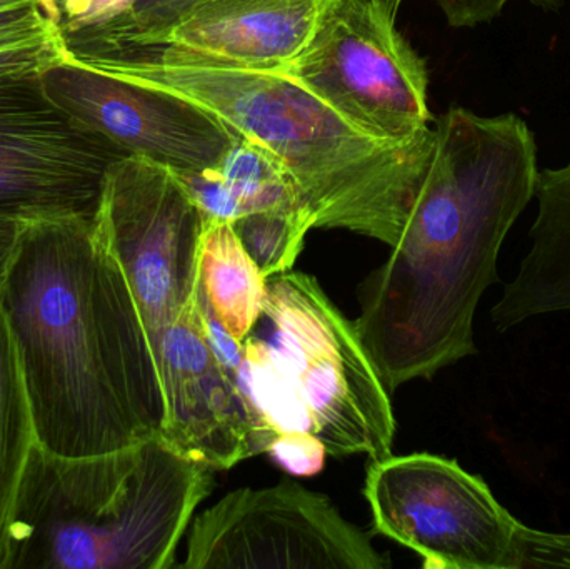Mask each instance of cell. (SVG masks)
Segmentation results:
<instances>
[{
	"instance_id": "1",
	"label": "cell",
	"mask_w": 570,
	"mask_h": 569,
	"mask_svg": "<svg viewBox=\"0 0 570 569\" xmlns=\"http://www.w3.org/2000/svg\"><path fill=\"white\" fill-rule=\"evenodd\" d=\"M434 133L397 244L358 290L355 327L391 393L478 353L475 311L538 183V144L518 114L454 106Z\"/></svg>"
},
{
	"instance_id": "2",
	"label": "cell",
	"mask_w": 570,
	"mask_h": 569,
	"mask_svg": "<svg viewBox=\"0 0 570 569\" xmlns=\"http://www.w3.org/2000/svg\"><path fill=\"white\" fill-rule=\"evenodd\" d=\"M0 306L16 340L37 443L82 460L137 450L166 418L153 344L94 216L23 220Z\"/></svg>"
},
{
	"instance_id": "3",
	"label": "cell",
	"mask_w": 570,
	"mask_h": 569,
	"mask_svg": "<svg viewBox=\"0 0 570 569\" xmlns=\"http://www.w3.org/2000/svg\"><path fill=\"white\" fill-rule=\"evenodd\" d=\"M90 69L184 97L269 153L294 180L318 229L397 244L431 160L434 127L404 146L377 143L283 72L142 56Z\"/></svg>"
},
{
	"instance_id": "4",
	"label": "cell",
	"mask_w": 570,
	"mask_h": 569,
	"mask_svg": "<svg viewBox=\"0 0 570 569\" xmlns=\"http://www.w3.org/2000/svg\"><path fill=\"white\" fill-rule=\"evenodd\" d=\"M213 468L160 436L109 457L30 454L12 527L9 569H169Z\"/></svg>"
},
{
	"instance_id": "5",
	"label": "cell",
	"mask_w": 570,
	"mask_h": 569,
	"mask_svg": "<svg viewBox=\"0 0 570 569\" xmlns=\"http://www.w3.org/2000/svg\"><path fill=\"white\" fill-rule=\"evenodd\" d=\"M264 317L274 327V356L327 454L391 457V391L354 321L334 306L317 279L292 269L267 277Z\"/></svg>"
},
{
	"instance_id": "6",
	"label": "cell",
	"mask_w": 570,
	"mask_h": 569,
	"mask_svg": "<svg viewBox=\"0 0 570 569\" xmlns=\"http://www.w3.org/2000/svg\"><path fill=\"white\" fill-rule=\"evenodd\" d=\"M384 0H332L307 46L283 70L348 126L404 146L431 133L424 59Z\"/></svg>"
},
{
	"instance_id": "7",
	"label": "cell",
	"mask_w": 570,
	"mask_h": 569,
	"mask_svg": "<svg viewBox=\"0 0 570 569\" xmlns=\"http://www.w3.org/2000/svg\"><path fill=\"white\" fill-rule=\"evenodd\" d=\"M375 533L428 569H522L515 520L481 477L431 453L372 461L364 488Z\"/></svg>"
},
{
	"instance_id": "8",
	"label": "cell",
	"mask_w": 570,
	"mask_h": 569,
	"mask_svg": "<svg viewBox=\"0 0 570 569\" xmlns=\"http://www.w3.org/2000/svg\"><path fill=\"white\" fill-rule=\"evenodd\" d=\"M94 224L126 274L154 350L199 294L203 210L170 167L130 154L107 169Z\"/></svg>"
},
{
	"instance_id": "9",
	"label": "cell",
	"mask_w": 570,
	"mask_h": 569,
	"mask_svg": "<svg viewBox=\"0 0 570 569\" xmlns=\"http://www.w3.org/2000/svg\"><path fill=\"white\" fill-rule=\"evenodd\" d=\"M189 569H384L371 538L295 481L240 488L194 518Z\"/></svg>"
},
{
	"instance_id": "10",
	"label": "cell",
	"mask_w": 570,
	"mask_h": 569,
	"mask_svg": "<svg viewBox=\"0 0 570 569\" xmlns=\"http://www.w3.org/2000/svg\"><path fill=\"white\" fill-rule=\"evenodd\" d=\"M127 156L47 97L40 73L0 77V209L22 219L94 216Z\"/></svg>"
},
{
	"instance_id": "11",
	"label": "cell",
	"mask_w": 570,
	"mask_h": 569,
	"mask_svg": "<svg viewBox=\"0 0 570 569\" xmlns=\"http://www.w3.org/2000/svg\"><path fill=\"white\" fill-rule=\"evenodd\" d=\"M47 97L77 122L177 173L216 169L239 137L196 104L63 59L40 72Z\"/></svg>"
},
{
	"instance_id": "12",
	"label": "cell",
	"mask_w": 570,
	"mask_h": 569,
	"mask_svg": "<svg viewBox=\"0 0 570 569\" xmlns=\"http://www.w3.org/2000/svg\"><path fill=\"white\" fill-rule=\"evenodd\" d=\"M166 418L159 436L180 457L230 470L277 436L210 344L199 294L154 344Z\"/></svg>"
},
{
	"instance_id": "13",
	"label": "cell",
	"mask_w": 570,
	"mask_h": 569,
	"mask_svg": "<svg viewBox=\"0 0 570 569\" xmlns=\"http://www.w3.org/2000/svg\"><path fill=\"white\" fill-rule=\"evenodd\" d=\"M331 2L204 0L180 17L156 46L112 59L142 56L169 62L283 72L307 46Z\"/></svg>"
},
{
	"instance_id": "14",
	"label": "cell",
	"mask_w": 570,
	"mask_h": 569,
	"mask_svg": "<svg viewBox=\"0 0 570 569\" xmlns=\"http://www.w3.org/2000/svg\"><path fill=\"white\" fill-rule=\"evenodd\" d=\"M531 249L491 311L495 330L570 311V163L539 170Z\"/></svg>"
},
{
	"instance_id": "15",
	"label": "cell",
	"mask_w": 570,
	"mask_h": 569,
	"mask_svg": "<svg viewBox=\"0 0 570 569\" xmlns=\"http://www.w3.org/2000/svg\"><path fill=\"white\" fill-rule=\"evenodd\" d=\"M199 296L206 313L240 344L264 317L267 279L229 220H209L204 227Z\"/></svg>"
},
{
	"instance_id": "16",
	"label": "cell",
	"mask_w": 570,
	"mask_h": 569,
	"mask_svg": "<svg viewBox=\"0 0 570 569\" xmlns=\"http://www.w3.org/2000/svg\"><path fill=\"white\" fill-rule=\"evenodd\" d=\"M37 444L16 340L0 306V569H9L17 501Z\"/></svg>"
},
{
	"instance_id": "17",
	"label": "cell",
	"mask_w": 570,
	"mask_h": 569,
	"mask_svg": "<svg viewBox=\"0 0 570 569\" xmlns=\"http://www.w3.org/2000/svg\"><path fill=\"white\" fill-rule=\"evenodd\" d=\"M216 170L239 203L243 216L277 207H307L284 167L249 140L239 137Z\"/></svg>"
},
{
	"instance_id": "18",
	"label": "cell",
	"mask_w": 570,
	"mask_h": 569,
	"mask_svg": "<svg viewBox=\"0 0 570 569\" xmlns=\"http://www.w3.org/2000/svg\"><path fill=\"white\" fill-rule=\"evenodd\" d=\"M233 227L267 279L294 267L315 220L307 207H277L246 214Z\"/></svg>"
},
{
	"instance_id": "19",
	"label": "cell",
	"mask_w": 570,
	"mask_h": 569,
	"mask_svg": "<svg viewBox=\"0 0 570 569\" xmlns=\"http://www.w3.org/2000/svg\"><path fill=\"white\" fill-rule=\"evenodd\" d=\"M204 0H134L127 12L97 40L96 46L72 62L94 66L130 50L156 46L160 37Z\"/></svg>"
},
{
	"instance_id": "20",
	"label": "cell",
	"mask_w": 570,
	"mask_h": 569,
	"mask_svg": "<svg viewBox=\"0 0 570 569\" xmlns=\"http://www.w3.org/2000/svg\"><path fill=\"white\" fill-rule=\"evenodd\" d=\"M134 0H52L66 59L77 60L127 12Z\"/></svg>"
},
{
	"instance_id": "21",
	"label": "cell",
	"mask_w": 570,
	"mask_h": 569,
	"mask_svg": "<svg viewBox=\"0 0 570 569\" xmlns=\"http://www.w3.org/2000/svg\"><path fill=\"white\" fill-rule=\"evenodd\" d=\"M66 59L57 27L0 37V77L40 73Z\"/></svg>"
},
{
	"instance_id": "22",
	"label": "cell",
	"mask_w": 570,
	"mask_h": 569,
	"mask_svg": "<svg viewBox=\"0 0 570 569\" xmlns=\"http://www.w3.org/2000/svg\"><path fill=\"white\" fill-rule=\"evenodd\" d=\"M267 453L277 467L292 477H315L324 470V443L308 431H287L277 434L267 448Z\"/></svg>"
},
{
	"instance_id": "23",
	"label": "cell",
	"mask_w": 570,
	"mask_h": 569,
	"mask_svg": "<svg viewBox=\"0 0 570 569\" xmlns=\"http://www.w3.org/2000/svg\"><path fill=\"white\" fill-rule=\"evenodd\" d=\"M511 0H434L444 13L449 26L454 29H472L481 23L492 22L501 16ZM532 6L546 12H558L566 0H528Z\"/></svg>"
},
{
	"instance_id": "24",
	"label": "cell",
	"mask_w": 570,
	"mask_h": 569,
	"mask_svg": "<svg viewBox=\"0 0 570 569\" xmlns=\"http://www.w3.org/2000/svg\"><path fill=\"white\" fill-rule=\"evenodd\" d=\"M521 568H570V534L546 533L521 524Z\"/></svg>"
},
{
	"instance_id": "25",
	"label": "cell",
	"mask_w": 570,
	"mask_h": 569,
	"mask_svg": "<svg viewBox=\"0 0 570 569\" xmlns=\"http://www.w3.org/2000/svg\"><path fill=\"white\" fill-rule=\"evenodd\" d=\"M56 27L43 0H0V37Z\"/></svg>"
},
{
	"instance_id": "26",
	"label": "cell",
	"mask_w": 570,
	"mask_h": 569,
	"mask_svg": "<svg viewBox=\"0 0 570 569\" xmlns=\"http://www.w3.org/2000/svg\"><path fill=\"white\" fill-rule=\"evenodd\" d=\"M22 217L0 209V284L9 273L10 264L16 257L23 229Z\"/></svg>"
},
{
	"instance_id": "27",
	"label": "cell",
	"mask_w": 570,
	"mask_h": 569,
	"mask_svg": "<svg viewBox=\"0 0 570 569\" xmlns=\"http://www.w3.org/2000/svg\"><path fill=\"white\" fill-rule=\"evenodd\" d=\"M385 3H387L389 7H392V9L397 12L399 7H401L402 0H384Z\"/></svg>"
},
{
	"instance_id": "28",
	"label": "cell",
	"mask_w": 570,
	"mask_h": 569,
	"mask_svg": "<svg viewBox=\"0 0 570 569\" xmlns=\"http://www.w3.org/2000/svg\"><path fill=\"white\" fill-rule=\"evenodd\" d=\"M43 3H46L47 10H49L50 17H52L53 20L52 0H43Z\"/></svg>"
}]
</instances>
